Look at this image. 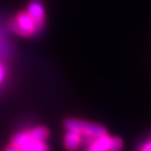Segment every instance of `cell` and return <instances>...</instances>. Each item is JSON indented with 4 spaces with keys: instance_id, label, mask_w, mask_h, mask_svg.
<instances>
[{
    "instance_id": "cell-11",
    "label": "cell",
    "mask_w": 151,
    "mask_h": 151,
    "mask_svg": "<svg viewBox=\"0 0 151 151\" xmlns=\"http://www.w3.org/2000/svg\"><path fill=\"white\" fill-rule=\"evenodd\" d=\"M141 151H151V139L147 144H145L144 146L142 147Z\"/></svg>"
},
{
    "instance_id": "cell-9",
    "label": "cell",
    "mask_w": 151,
    "mask_h": 151,
    "mask_svg": "<svg viewBox=\"0 0 151 151\" xmlns=\"http://www.w3.org/2000/svg\"><path fill=\"white\" fill-rule=\"evenodd\" d=\"M123 148V141L118 137H111L110 151H121Z\"/></svg>"
},
{
    "instance_id": "cell-10",
    "label": "cell",
    "mask_w": 151,
    "mask_h": 151,
    "mask_svg": "<svg viewBox=\"0 0 151 151\" xmlns=\"http://www.w3.org/2000/svg\"><path fill=\"white\" fill-rule=\"evenodd\" d=\"M4 75H5V68L4 66L2 64H0V83L2 82L3 78H4Z\"/></svg>"
},
{
    "instance_id": "cell-1",
    "label": "cell",
    "mask_w": 151,
    "mask_h": 151,
    "mask_svg": "<svg viewBox=\"0 0 151 151\" xmlns=\"http://www.w3.org/2000/svg\"><path fill=\"white\" fill-rule=\"evenodd\" d=\"M64 126L66 130H73V131L80 132L81 134L89 135L92 137H102V135L107 134L106 129L101 125L93 124V123H88L82 120H77V119H67L64 121Z\"/></svg>"
},
{
    "instance_id": "cell-3",
    "label": "cell",
    "mask_w": 151,
    "mask_h": 151,
    "mask_svg": "<svg viewBox=\"0 0 151 151\" xmlns=\"http://www.w3.org/2000/svg\"><path fill=\"white\" fill-rule=\"evenodd\" d=\"M27 14L35 20L38 31L40 32L44 25V11L43 6L37 1H33L27 6Z\"/></svg>"
},
{
    "instance_id": "cell-4",
    "label": "cell",
    "mask_w": 151,
    "mask_h": 151,
    "mask_svg": "<svg viewBox=\"0 0 151 151\" xmlns=\"http://www.w3.org/2000/svg\"><path fill=\"white\" fill-rule=\"evenodd\" d=\"M111 137L108 134L94 137L89 144H87L86 151H110Z\"/></svg>"
},
{
    "instance_id": "cell-6",
    "label": "cell",
    "mask_w": 151,
    "mask_h": 151,
    "mask_svg": "<svg viewBox=\"0 0 151 151\" xmlns=\"http://www.w3.org/2000/svg\"><path fill=\"white\" fill-rule=\"evenodd\" d=\"M32 137L31 134H29V132L28 131H22V132H19L17 134H15L12 139V145L14 146L18 147V148H21L23 147L24 145H26L28 142L32 141Z\"/></svg>"
},
{
    "instance_id": "cell-7",
    "label": "cell",
    "mask_w": 151,
    "mask_h": 151,
    "mask_svg": "<svg viewBox=\"0 0 151 151\" xmlns=\"http://www.w3.org/2000/svg\"><path fill=\"white\" fill-rule=\"evenodd\" d=\"M19 151H48V147L44 142L32 139L23 147L19 148Z\"/></svg>"
},
{
    "instance_id": "cell-8",
    "label": "cell",
    "mask_w": 151,
    "mask_h": 151,
    "mask_svg": "<svg viewBox=\"0 0 151 151\" xmlns=\"http://www.w3.org/2000/svg\"><path fill=\"white\" fill-rule=\"evenodd\" d=\"M28 132L34 141L44 142L48 137V130L44 127H35Z\"/></svg>"
},
{
    "instance_id": "cell-2",
    "label": "cell",
    "mask_w": 151,
    "mask_h": 151,
    "mask_svg": "<svg viewBox=\"0 0 151 151\" xmlns=\"http://www.w3.org/2000/svg\"><path fill=\"white\" fill-rule=\"evenodd\" d=\"M9 27L13 32L24 37H31L36 33H39L35 20L27 14V12L19 13L16 18L9 22Z\"/></svg>"
},
{
    "instance_id": "cell-12",
    "label": "cell",
    "mask_w": 151,
    "mask_h": 151,
    "mask_svg": "<svg viewBox=\"0 0 151 151\" xmlns=\"http://www.w3.org/2000/svg\"><path fill=\"white\" fill-rule=\"evenodd\" d=\"M5 151H19V148L16 146H14V145L11 144V146H9L6 149H5Z\"/></svg>"
},
{
    "instance_id": "cell-5",
    "label": "cell",
    "mask_w": 151,
    "mask_h": 151,
    "mask_svg": "<svg viewBox=\"0 0 151 151\" xmlns=\"http://www.w3.org/2000/svg\"><path fill=\"white\" fill-rule=\"evenodd\" d=\"M82 144V135L80 132L67 130L64 137V146L67 150L76 151Z\"/></svg>"
}]
</instances>
